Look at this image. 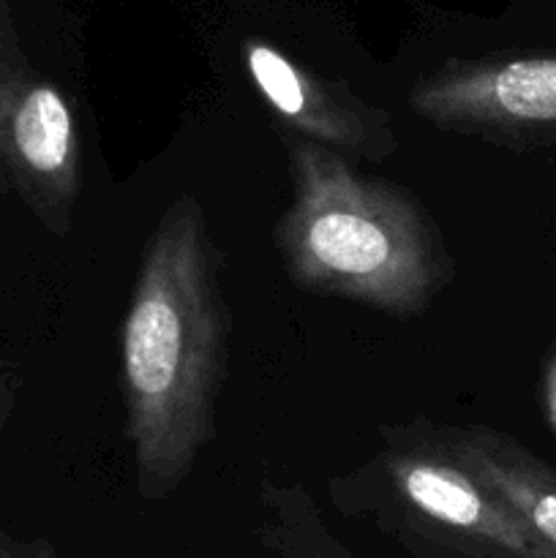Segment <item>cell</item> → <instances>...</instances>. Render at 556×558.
<instances>
[{"label":"cell","mask_w":556,"mask_h":558,"mask_svg":"<svg viewBox=\"0 0 556 558\" xmlns=\"http://www.w3.org/2000/svg\"><path fill=\"white\" fill-rule=\"evenodd\" d=\"M218 265L202 207L180 196L142 254L120 332L125 439L145 501L172 494L216 430L229 341Z\"/></svg>","instance_id":"cell-1"},{"label":"cell","mask_w":556,"mask_h":558,"mask_svg":"<svg viewBox=\"0 0 556 558\" xmlns=\"http://www.w3.org/2000/svg\"><path fill=\"white\" fill-rule=\"evenodd\" d=\"M292 202L276 245L298 287L385 314H420L450 278L434 221L409 191L341 153L287 136Z\"/></svg>","instance_id":"cell-2"},{"label":"cell","mask_w":556,"mask_h":558,"mask_svg":"<svg viewBox=\"0 0 556 558\" xmlns=\"http://www.w3.org/2000/svg\"><path fill=\"white\" fill-rule=\"evenodd\" d=\"M387 456L392 534L423 558H556L469 472L423 434Z\"/></svg>","instance_id":"cell-3"},{"label":"cell","mask_w":556,"mask_h":558,"mask_svg":"<svg viewBox=\"0 0 556 558\" xmlns=\"http://www.w3.org/2000/svg\"><path fill=\"white\" fill-rule=\"evenodd\" d=\"M442 131L512 147L556 145V54H523L447 71L412 96Z\"/></svg>","instance_id":"cell-4"},{"label":"cell","mask_w":556,"mask_h":558,"mask_svg":"<svg viewBox=\"0 0 556 558\" xmlns=\"http://www.w3.org/2000/svg\"><path fill=\"white\" fill-rule=\"evenodd\" d=\"M0 169L55 234L69 232L80 191V134L58 87L16 82L0 114Z\"/></svg>","instance_id":"cell-5"},{"label":"cell","mask_w":556,"mask_h":558,"mask_svg":"<svg viewBox=\"0 0 556 558\" xmlns=\"http://www.w3.org/2000/svg\"><path fill=\"white\" fill-rule=\"evenodd\" d=\"M254 85L270 104L289 131L336 153L379 158L396 150L390 118L349 96L347 90H330L294 69L281 52L254 44L245 52Z\"/></svg>","instance_id":"cell-6"},{"label":"cell","mask_w":556,"mask_h":558,"mask_svg":"<svg viewBox=\"0 0 556 558\" xmlns=\"http://www.w3.org/2000/svg\"><path fill=\"white\" fill-rule=\"evenodd\" d=\"M423 436L494 494L556 556V466L485 425H431Z\"/></svg>","instance_id":"cell-7"},{"label":"cell","mask_w":556,"mask_h":558,"mask_svg":"<svg viewBox=\"0 0 556 558\" xmlns=\"http://www.w3.org/2000/svg\"><path fill=\"white\" fill-rule=\"evenodd\" d=\"M0 558H69L47 539H20L0 532Z\"/></svg>","instance_id":"cell-8"},{"label":"cell","mask_w":556,"mask_h":558,"mask_svg":"<svg viewBox=\"0 0 556 558\" xmlns=\"http://www.w3.org/2000/svg\"><path fill=\"white\" fill-rule=\"evenodd\" d=\"M543 409H545V420H548V428L554 430V436H556V347L551 349L548 360H545Z\"/></svg>","instance_id":"cell-9"},{"label":"cell","mask_w":556,"mask_h":558,"mask_svg":"<svg viewBox=\"0 0 556 558\" xmlns=\"http://www.w3.org/2000/svg\"><path fill=\"white\" fill-rule=\"evenodd\" d=\"M16 82H20V76H16L14 71H9L3 63H0V114H3L5 101H9V96H11V90L16 87ZM5 185H9V183H5L3 169H0V191H3Z\"/></svg>","instance_id":"cell-10"}]
</instances>
